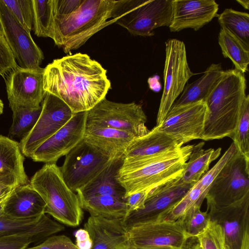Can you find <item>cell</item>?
I'll use <instances>...</instances> for the list:
<instances>
[{
    "label": "cell",
    "instance_id": "cell-11",
    "mask_svg": "<svg viewBox=\"0 0 249 249\" xmlns=\"http://www.w3.org/2000/svg\"><path fill=\"white\" fill-rule=\"evenodd\" d=\"M130 241L135 246L150 248L189 249L192 237L181 221L155 219L136 223L127 228Z\"/></svg>",
    "mask_w": 249,
    "mask_h": 249
},
{
    "label": "cell",
    "instance_id": "cell-21",
    "mask_svg": "<svg viewBox=\"0 0 249 249\" xmlns=\"http://www.w3.org/2000/svg\"><path fill=\"white\" fill-rule=\"evenodd\" d=\"M19 142L0 134V185L12 188L29 183Z\"/></svg>",
    "mask_w": 249,
    "mask_h": 249
},
{
    "label": "cell",
    "instance_id": "cell-22",
    "mask_svg": "<svg viewBox=\"0 0 249 249\" xmlns=\"http://www.w3.org/2000/svg\"><path fill=\"white\" fill-rule=\"evenodd\" d=\"M182 146L171 135L155 126L145 135L134 139L124 154V160H136L157 156Z\"/></svg>",
    "mask_w": 249,
    "mask_h": 249
},
{
    "label": "cell",
    "instance_id": "cell-51",
    "mask_svg": "<svg viewBox=\"0 0 249 249\" xmlns=\"http://www.w3.org/2000/svg\"><path fill=\"white\" fill-rule=\"evenodd\" d=\"M6 195H5V196H3L2 197H0V201L1 200H2V199H3V198H4V197L6 196Z\"/></svg>",
    "mask_w": 249,
    "mask_h": 249
},
{
    "label": "cell",
    "instance_id": "cell-25",
    "mask_svg": "<svg viewBox=\"0 0 249 249\" xmlns=\"http://www.w3.org/2000/svg\"><path fill=\"white\" fill-rule=\"evenodd\" d=\"M136 137L127 132L114 128L86 126L84 139L112 158L124 155Z\"/></svg>",
    "mask_w": 249,
    "mask_h": 249
},
{
    "label": "cell",
    "instance_id": "cell-17",
    "mask_svg": "<svg viewBox=\"0 0 249 249\" xmlns=\"http://www.w3.org/2000/svg\"><path fill=\"white\" fill-rule=\"evenodd\" d=\"M192 186L183 182L179 177L154 188L149 194L144 207L131 213L124 220L127 228L136 223L156 219L183 197Z\"/></svg>",
    "mask_w": 249,
    "mask_h": 249
},
{
    "label": "cell",
    "instance_id": "cell-28",
    "mask_svg": "<svg viewBox=\"0 0 249 249\" xmlns=\"http://www.w3.org/2000/svg\"><path fill=\"white\" fill-rule=\"evenodd\" d=\"M223 71L220 63L211 64L199 78L185 86L180 96L175 101L171 108L204 102Z\"/></svg>",
    "mask_w": 249,
    "mask_h": 249
},
{
    "label": "cell",
    "instance_id": "cell-47",
    "mask_svg": "<svg viewBox=\"0 0 249 249\" xmlns=\"http://www.w3.org/2000/svg\"><path fill=\"white\" fill-rule=\"evenodd\" d=\"M12 192V191H11ZM11 192L9 193L5 197L0 201V216L2 215L4 213V209L6 199L8 197Z\"/></svg>",
    "mask_w": 249,
    "mask_h": 249
},
{
    "label": "cell",
    "instance_id": "cell-15",
    "mask_svg": "<svg viewBox=\"0 0 249 249\" xmlns=\"http://www.w3.org/2000/svg\"><path fill=\"white\" fill-rule=\"evenodd\" d=\"M206 114L203 101L171 108L161 124L157 126L182 146L191 141L202 139Z\"/></svg>",
    "mask_w": 249,
    "mask_h": 249
},
{
    "label": "cell",
    "instance_id": "cell-45",
    "mask_svg": "<svg viewBox=\"0 0 249 249\" xmlns=\"http://www.w3.org/2000/svg\"><path fill=\"white\" fill-rule=\"evenodd\" d=\"M240 249H249V228L244 233Z\"/></svg>",
    "mask_w": 249,
    "mask_h": 249
},
{
    "label": "cell",
    "instance_id": "cell-40",
    "mask_svg": "<svg viewBox=\"0 0 249 249\" xmlns=\"http://www.w3.org/2000/svg\"><path fill=\"white\" fill-rule=\"evenodd\" d=\"M18 66L6 40L0 31V75L4 78Z\"/></svg>",
    "mask_w": 249,
    "mask_h": 249
},
{
    "label": "cell",
    "instance_id": "cell-52",
    "mask_svg": "<svg viewBox=\"0 0 249 249\" xmlns=\"http://www.w3.org/2000/svg\"></svg>",
    "mask_w": 249,
    "mask_h": 249
},
{
    "label": "cell",
    "instance_id": "cell-42",
    "mask_svg": "<svg viewBox=\"0 0 249 249\" xmlns=\"http://www.w3.org/2000/svg\"><path fill=\"white\" fill-rule=\"evenodd\" d=\"M83 0H52L54 18L69 15L76 11Z\"/></svg>",
    "mask_w": 249,
    "mask_h": 249
},
{
    "label": "cell",
    "instance_id": "cell-36",
    "mask_svg": "<svg viewBox=\"0 0 249 249\" xmlns=\"http://www.w3.org/2000/svg\"><path fill=\"white\" fill-rule=\"evenodd\" d=\"M249 95H246L239 112L233 136L231 138L237 150L249 159Z\"/></svg>",
    "mask_w": 249,
    "mask_h": 249
},
{
    "label": "cell",
    "instance_id": "cell-49",
    "mask_svg": "<svg viewBox=\"0 0 249 249\" xmlns=\"http://www.w3.org/2000/svg\"><path fill=\"white\" fill-rule=\"evenodd\" d=\"M240 5H241L245 9H249V0H237Z\"/></svg>",
    "mask_w": 249,
    "mask_h": 249
},
{
    "label": "cell",
    "instance_id": "cell-34",
    "mask_svg": "<svg viewBox=\"0 0 249 249\" xmlns=\"http://www.w3.org/2000/svg\"><path fill=\"white\" fill-rule=\"evenodd\" d=\"M193 240L189 242V249H228L222 228L213 220Z\"/></svg>",
    "mask_w": 249,
    "mask_h": 249
},
{
    "label": "cell",
    "instance_id": "cell-33",
    "mask_svg": "<svg viewBox=\"0 0 249 249\" xmlns=\"http://www.w3.org/2000/svg\"><path fill=\"white\" fill-rule=\"evenodd\" d=\"M220 26H224L249 46V15L227 8L217 15Z\"/></svg>",
    "mask_w": 249,
    "mask_h": 249
},
{
    "label": "cell",
    "instance_id": "cell-50",
    "mask_svg": "<svg viewBox=\"0 0 249 249\" xmlns=\"http://www.w3.org/2000/svg\"><path fill=\"white\" fill-rule=\"evenodd\" d=\"M4 104L0 98V115H1L3 111Z\"/></svg>",
    "mask_w": 249,
    "mask_h": 249
},
{
    "label": "cell",
    "instance_id": "cell-2",
    "mask_svg": "<svg viewBox=\"0 0 249 249\" xmlns=\"http://www.w3.org/2000/svg\"><path fill=\"white\" fill-rule=\"evenodd\" d=\"M246 87L244 73L235 69L223 71L204 101L207 114L202 140L232 137Z\"/></svg>",
    "mask_w": 249,
    "mask_h": 249
},
{
    "label": "cell",
    "instance_id": "cell-32",
    "mask_svg": "<svg viewBox=\"0 0 249 249\" xmlns=\"http://www.w3.org/2000/svg\"><path fill=\"white\" fill-rule=\"evenodd\" d=\"M34 11V34L37 37L54 36V18L52 0H32Z\"/></svg>",
    "mask_w": 249,
    "mask_h": 249
},
{
    "label": "cell",
    "instance_id": "cell-46",
    "mask_svg": "<svg viewBox=\"0 0 249 249\" xmlns=\"http://www.w3.org/2000/svg\"><path fill=\"white\" fill-rule=\"evenodd\" d=\"M14 188L0 185V198L10 193Z\"/></svg>",
    "mask_w": 249,
    "mask_h": 249
},
{
    "label": "cell",
    "instance_id": "cell-4",
    "mask_svg": "<svg viewBox=\"0 0 249 249\" xmlns=\"http://www.w3.org/2000/svg\"><path fill=\"white\" fill-rule=\"evenodd\" d=\"M116 0H83L71 14L54 18L55 44L65 53L83 45L93 35L114 23L112 13Z\"/></svg>",
    "mask_w": 249,
    "mask_h": 249
},
{
    "label": "cell",
    "instance_id": "cell-23",
    "mask_svg": "<svg viewBox=\"0 0 249 249\" xmlns=\"http://www.w3.org/2000/svg\"><path fill=\"white\" fill-rule=\"evenodd\" d=\"M124 155L114 158L96 177L76 193L79 200L98 196H111L126 201L125 191L117 180Z\"/></svg>",
    "mask_w": 249,
    "mask_h": 249
},
{
    "label": "cell",
    "instance_id": "cell-14",
    "mask_svg": "<svg viewBox=\"0 0 249 249\" xmlns=\"http://www.w3.org/2000/svg\"><path fill=\"white\" fill-rule=\"evenodd\" d=\"M44 68H23L18 65L4 78L11 109L40 107L46 94L43 89Z\"/></svg>",
    "mask_w": 249,
    "mask_h": 249
},
{
    "label": "cell",
    "instance_id": "cell-37",
    "mask_svg": "<svg viewBox=\"0 0 249 249\" xmlns=\"http://www.w3.org/2000/svg\"><path fill=\"white\" fill-rule=\"evenodd\" d=\"M200 208L198 205L193 206L178 219L184 231L192 238L203 231L210 221L208 212L201 211Z\"/></svg>",
    "mask_w": 249,
    "mask_h": 249
},
{
    "label": "cell",
    "instance_id": "cell-29",
    "mask_svg": "<svg viewBox=\"0 0 249 249\" xmlns=\"http://www.w3.org/2000/svg\"><path fill=\"white\" fill-rule=\"evenodd\" d=\"M205 143L200 142L193 147L185 168L180 176L185 184L193 185L209 170L210 164L220 155L221 148H203Z\"/></svg>",
    "mask_w": 249,
    "mask_h": 249
},
{
    "label": "cell",
    "instance_id": "cell-31",
    "mask_svg": "<svg viewBox=\"0 0 249 249\" xmlns=\"http://www.w3.org/2000/svg\"><path fill=\"white\" fill-rule=\"evenodd\" d=\"M218 43L224 57L230 58L235 69L245 73L248 71L249 46L224 26H221Z\"/></svg>",
    "mask_w": 249,
    "mask_h": 249
},
{
    "label": "cell",
    "instance_id": "cell-18",
    "mask_svg": "<svg viewBox=\"0 0 249 249\" xmlns=\"http://www.w3.org/2000/svg\"><path fill=\"white\" fill-rule=\"evenodd\" d=\"M210 220L222 228L228 249H240L245 231L249 228V193L228 205L207 204Z\"/></svg>",
    "mask_w": 249,
    "mask_h": 249
},
{
    "label": "cell",
    "instance_id": "cell-20",
    "mask_svg": "<svg viewBox=\"0 0 249 249\" xmlns=\"http://www.w3.org/2000/svg\"><path fill=\"white\" fill-rule=\"evenodd\" d=\"M92 241L91 249H128L127 228L122 219L90 216L84 224Z\"/></svg>",
    "mask_w": 249,
    "mask_h": 249
},
{
    "label": "cell",
    "instance_id": "cell-8",
    "mask_svg": "<svg viewBox=\"0 0 249 249\" xmlns=\"http://www.w3.org/2000/svg\"><path fill=\"white\" fill-rule=\"evenodd\" d=\"M194 75L188 63L184 42L177 39L168 40L165 42L164 87L156 126L161 124L187 82Z\"/></svg>",
    "mask_w": 249,
    "mask_h": 249
},
{
    "label": "cell",
    "instance_id": "cell-27",
    "mask_svg": "<svg viewBox=\"0 0 249 249\" xmlns=\"http://www.w3.org/2000/svg\"><path fill=\"white\" fill-rule=\"evenodd\" d=\"M237 151V147L232 142L214 165L207 171L179 200V205L182 209L188 210L195 205L201 206L214 179Z\"/></svg>",
    "mask_w": 249,
    "mask_h": 249
},
{
    "label": "cell",
    "instance_id": "cell-7",
    "mask_svg": "<svg viewBox=\"0 0 249 249\" xmlns=\"http://www.w3.org/2000/svg\"><path fill=\"white\" fill-rule=\"evenodd\" d=\"M146 116L141 105L117 103L106 98L87 111L86 126L105 127L127 132L140 137L149 130Z\"/></svg>",
    "mask_w": 249,
    "mask_h": 249
},
{
    "label": "cell",
    "instance_id": "cell-44",
    "mask_svg": "<svg viewBox=\"0 0 249 249\" xmlns=\"http://www.w3.org/2000/svg\"><path fill=\"white\" fill-rule=\"evenodd\" d=\"M75 245L78 249H91L92 241L89 232L85 229L77 230L75 234Z\"/></svg>",
    "mask_w": 249,
    "mask_h": 249
},
{
    "label": "cell",
    "instance_id": "cell-41",
    "mask_svg": "<svg viewBox=\"0 0 249 249\" xmlns=\"http://www.w3.org/2000/svg\"><path fill=\"white\" fill-rule=\"evenodd\" d=\"M25 249H78L66 235H52L39 244Z\"/></svg>",
    "mask_w": 249,
    "mask_h": 249
},
{
    "label": "cell",
    "instance_id": "cell-1",
    "mask_svg": "<svg viewBox=\"0 0 249 249\" xmlns=\"http://www.w3.org/2000/svg\"><path fill=\"white\" fill-rule=\"evenodd\" d=\"M110 88L107 70L85 53L55 59L44 68V90L62 100L74 114L93 108Z\"/></svg>",
    "mask_w": 249,
    "mask_h": 249
},
{
    "label": "cell",
    "instance_id": "cell-16",
    "mask_svg": "<svg viewBox=\"0 0 249 249\" xmlns=\"http://www.w3.org/2000/svg\"><path fill=\"white\" fill-rule=\"evenodd\" d=\"M87 111L74 113L71 119L34 152V161L56 163L68 154L84 138Z\"/></svg>",
    "mask_w": 249,
    "mask_h": 249
},
{
    "label": "cell",
    "instance_id": "cell-13",
    "mask_svg": "<svg viewBox=\"0 0 249 249\" xmlns=\"http://www.w3.org/2000/svg\"><path fill=\"white\" fill-rule=\"evenodd\" d=\"M0 31L15 58L23 68L37 69L44 59L42 51L24 28L0 0Z\"/></svg>",
    "mask_w": 249,
    "mask_h": 249
},
{
    "label": "cell",
    "instance_id": "cell-24",
    "mask_svg": "<svg viewBox=\"0 0 249 249\" xmlns=\"http://www.w3.org/2000/svg\"><path fill=\"white\" fill-rule=\"evenodd\" d=\"M46 204L30 183L14 188L6 199L4 214L13 218H29L45 214Z\"/></svg>",
    "mask_w": 249,
    "mask_h": 249
},
{
    "label": "cell",
    "instance_id": "cell-19",
    "mask_svg": "<svg viewBox=\"0 0 249 249\" xmlns=\"http://www.w3.org/2000/svg\"><path fill=\"white\" fill-rule=\"evenodd\" d=\"M171 32L191 28L197 31L217 15L218 4L213 0H173Z\"/></svg>",
    "mask_w": 249,
    "mask_h": 249
},
{
    "label": "cell",
    "instance_id": "cell-48",
    "mask_svg": "<svg viewBox=\"0 0 249 249\" xmlns=\"http://www.w3.org/2000/svg\"><path fill=\"white\" fill-rule=\"evenodd\" d=\"M175 248H168V249H157V248H145V247H139L137 246H135L134 244H133L132 243H131L129 245V247L128 248V249H173Z\"/></svg>",
    "mask_w": 249,
    "mask_h": 249
},
{
    "label": "cell",
    "instance_id": "cell-26",
    "mask_svg": "<svg viewBox=\"0 0 249 249\" xmlns=\"http://www.w3.org/2000/svg\"><path fill=\"white\" fill-rule=\"evenodd\" d=\"M65 230L60 223L45 214L35 229L15 233H0V249H25L33 243L44 240Z\"/></svg>",
    "mask_w": 249,
    "mask_h": 249
},
{
    "label": "cell",
    "instance_id": "cell-10",
    "mask_svg": "<svg viewBox=\"0 0 249 249\" xmlns=\"http://www.w3.org/2000/svg\"><path fill=\"white\" fill-rule=\"evenodd\" d=\"M249 193V159L238 150L214 179L205 199L207 204L223 206Z\"/></svg>",
    "mask_w": 249,
    "mask_h": 249
},
{
    "label": "cell",
    "instance_id": "cell-30",
    "mask_svg": "<svg viewBox=\"0 0 249 249\" xmlns=\"http://www.w3.org/2000/svg\"><path fill=\"white\" fill-rule=\"evenodd\" d=\"M90 216L124 220L127 215L126 201L111 196H98L80 200Z\"/></svg>",
    "mask_w": 249,
    "mask_h": 249
},
{
    "label": "cell",
    "instance_id": "cell-3",
    "mask_svg": "<svg viewBox=\"0 0 249 249\" xmlns=\"http://www.w3.org/2000/svg\"><path fill=\"white\" fill-rule=\"evenodd\" d=\"M193 145L182 146L153 157L124 161L117 180L125 191V197L142 191H151L170 180L180 177Z\"/></svg>",
    "mask_w": 249,
    "mask_h": 249
},
{
    "label": "cell",
    "instance_id": "cell-6",
    "mask_svg": "<svg viewBox=\"0 0 249 249\" xmlns=\"http://www.w3.org/2000/svg\"><path fill=\"white\" fill-rule=\"evenodd\" d=\"M172 0H116L112 19L133 35L152 36L155 29L170 25Z\"/></svg>",
    "mask_w": 249,
    "mask_h": 249
},
{
    "label": "cell",
    "instance_id": "cell-9",
    "mask_svg": "<svg viewBox=\"0 0 249 249\" xmlns=\"http://www.w3.org/2000/svg\"><path fill=\"white\" fill-rule=\"evenodd\" d=\"M113 158L83 138L66 155L60 169L66 184L76 192L99 174Z\"/></svg>",
    "mask_w": 249,
    "mask_h": 249
},
{
    "label": "cell",
    "instance_id": "cell-43",
    "mask_svg": "<svg viewBox=\"0 0 249 249\" xmlns=\"http://www.w3.org/2000/svg\"><path fill=\"white\" fill-rule=\"evenodd\" d=\"M150 192L145 191L138 192L130 195L126 198V203L127 207V216L131 213L142 209L144 207Z\"/></svg>",
    "mask_w": 249,
    "mask_h": 249
},
{
    "label": "cell",
    "instance_id": "cell-39",
    "mask_svg": "<svg viewBox=\"0 0 249 249\" xmlns=\"http://www.w3.org/2000/svg\"><path fill=\"white\" fill-rule=\"evenodd\" d=\"M4 4L27 30L34 28V11L32 0H2Z\"/></svg>",
    "mask_w": 249,
    "mask_h": 249
},
{
    "label": "cell",
    "instance_id": "cell-12",
    "mask_svg": "<svg viewBox=\"0 0 249 249\" xmlns=\"http://www.w3.org/2000/svg\"><path fill=\"white\" fill-rule=\"evenodd\" d=\"M39 117L31 130L19 142L23 155L31 158L43 142L63 126L74 113L62 100L48 92L41 103Z\"/></svg>",
    "mask_w": 249,
    "mask_h": 249
},
{
    "label": "cell",
    "instance_id": "cell-38",
    "mask_svg": "<svg viewBox=\"0 0 249 249\" xmlns=\"http://www.w3.org/2000/svg\"><path fill=\"white\" fill-rule=\"evenodd\" d=\"M45 214L36 217L17 218L3 214L0 216V233H15L32 230L42 222Z\"/></svg>",
    "mask_w": 249,
    "mask_h": 249
},
{
    "label": "cell",
    "instance_id": "cell-5",
    "mask_svg": "<svg viewBox=\"0 0 249 249\" xmlns=\"http://www.w3.org/2000/svg\"><path fill=\"white\" fill-rule=\"evenodd\" d=\"M30 184L44 201L46 214L70 227L80 224L83 211L79 197L66 184L56 163H45L35 173Z\"/></svg>",
    "mask_w": 249,
    "mask_h": 249
},
{
    "label": "cell",
    "instance_id": "cell-35",
    "mask_svg": "<svg viewBox=\"0 0 249 249\" xmlns=\"http://www.w3.org/2000/svg\"><path fill=\"white\" fill-rule=\"evenodd\" d=\"M41 110V106L37 108H18L12 110L13 122L9 130V136L21 139L25 136L35 126Z\"/></svg>",
    "mask_w": 249,
    "mask_h": 249
}]
</instances>
